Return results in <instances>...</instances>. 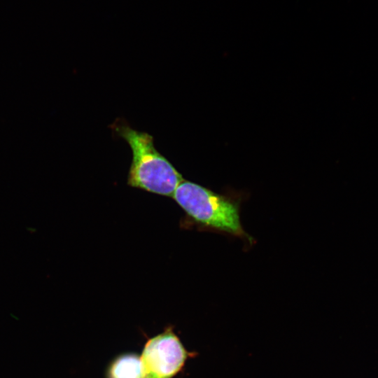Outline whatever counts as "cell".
Instances as JSON below:
<instances>
[{"instance_id": "1", "label": "cell", "mask_w": 378, "mask_h": 378, "mask_svg": "<svg viewBox=\"0 0 378 378\" xmlns=\"http://www.w3.org/2000/svg\"><path fill=\"white\" fill-rule=\"evenodd\" d=\"M110 127L128 144L132 150L128 185L160 195L172 197L184 179L169 160L155 148L153 136L133 129L120 118L115 120Z\"/></svg>"}, {"instance_id": "2", "label": "cell", "mask_w": 378, "mask_h": 378, "mask_svg": "<svg viewBox=\"0 0 378 378\" xmlns=\"http://www.w3.org/2000/svg\"><path fill=\"white\" fill-rule=\"evenodd\" d=\"M172 197L197 223L251 240L241 225L239 205L230 198L186 180Z\"/></svg>"}, {"instance_id": "3", "label": "cell", "mask_w": 378, "mask_h": 378, "mask_svg": "<svg viewBox=\"0 0 378 378\" xmlns=\"http://www.w3.org/2000/svg\"><path fill=\"white\" fill-rule=\"evenodd\" d=\"M195 353L189 352L172 328L145 344L141 356L142 378H172Z\"/></svg>"}, {"instance_id": "4", "label": "cell", "mask_w": 378, "mask_h": 378, "mask_svg": "<svg viewBox=\"0 0 378 378\" xmlns=\"http://www.w3.org/2000/svg\"><path fill=\"white\" fill-rule=\"evenodd\" d=\"M107 378H142L140 356L126 354L116 357L107 370Z\"/></svg>"}]
</instances>
